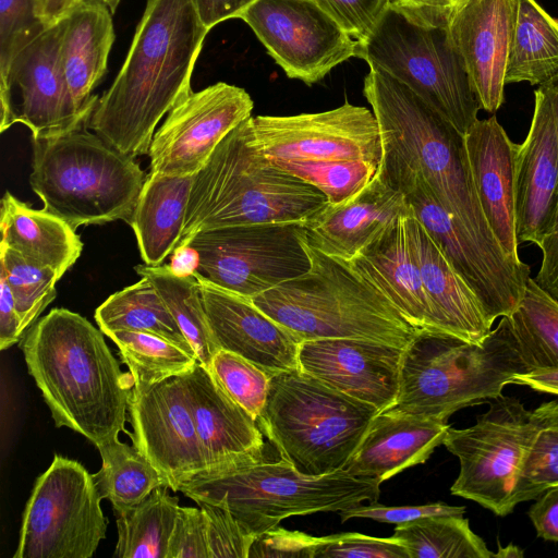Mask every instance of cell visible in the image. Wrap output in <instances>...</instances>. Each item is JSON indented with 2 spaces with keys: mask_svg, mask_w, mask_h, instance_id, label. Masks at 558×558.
I'll list each match as a JSON object with an SVG mask.
<instances>
[{
  "mask_svg": "<svg viewBox=\"0 0 558 558\" xmlns=\"http://www.w3.org/2000/svg\"><path fill=\"white\" fill-rule=\"evenodd\" d=\"M101 499L93 474L56 454L26 502L13 558L93 557L108 525Z\"/></svg>",
  "mask_w": 558,
  "mask_h": 558,
  "instance_id": "13",
  "label": "cell"
},
{
  "mask_svg": "<svg viewBox=\"0 0 558 558\" xmlns=\"http://www.w3.org/2000/svg\"><path fill=\"white\" fill-rule=\"evenodd\" d=\"M206 464L198 476L223 475L263 462L264 433L248 412L197 362L182 375Z\"/></svg>",
  "mask_w": 558,
  "mask_h": 558,
  "instance_id": "20",
  "label": "cell"
},
{
  "mask_svg": "<svg viewBox=\"0 0 558 558\" xmlns=\"http://www.w3.org/2000/svg\"><path fill=\"white\" fill-rule=\"evenodd\" d=\"M243 20L288 77L313 85L360 57V44L314 0H256Z\"/></svg>",
  "mask_w": 558,
  "mask_h": 558,
  "instance_id": "15",
  "label": "cell"
},
{
  "mask_svg": "<svg viewBox=\"0 0 558 558\" xmlns=\"http://www.w3.org/2000/svg\"><path fill=\"white\" fill-rule=\"evenodd\" d=\"M407 227L437 330L470 342L484 341L494 322L477 296L415 215L407 218Z\"/></svg>",
  "mask_w": 558,
  "mask_h": 558,
  "instance_id": "28",
  "label": "cell"
},
{
  "mask_svg": "<svg viewBox=\"0 0 558 558\" xmlns=\"http://www.w3.org/2000/svg\"><path fill=\"white\" fill-rule=\"evenodd\" d=\"M408 217L349 263L414 327L439 332L410 242Z\"/></svg>",
  "mask_w": 558,
  "mask_h": 558,
  "instance_id": "29",
  "label": "cell"
},
{
  "mask_svg": "<svg viewBox=\"0 0 558 558\" xmlns=\"http://www.w3.org/2000/svg\"><path fill=\"white\" fill-rule=\"evenodd\" d=\"M167 558H209L206 519L201 507H180Z\"/></svg>",
  "mask_w": 558,
  "mask_h": 558,
  "instance_id": "51",
  "label": "cell"
},
{
  "mask_svg": "<svg viewBox=\"0 0 558 558\" xmlns=\"http://www.w3.org/2000/svg\"><path fill=\"white\" fill-rule=\"evenodd\" d=\"M464 146L474 187L484 216L502 251L518 254L515 231V168L518 144L495 116L477 120L464 134Z\"/></svg>",
  "mask_w": 558,
  "mask_h": 558,
  "instance_id": "26",
  "label": "cell"
},
{
  "mask_svg": "<svg viewBox=\"0 0 558 558\" xmlns=\"http://www.w3.org/2000/svg\"><path fill=\"white\" fill-rule=\"evenodd\" d=\"M403 350L364 339L307 340L300 347L299 367L380 412L396 404Z\"/></svg>",
  "mask_w": 558,
  "mask_h": 558,
  "instance_id": "21",
  "label": "cell"
},
{
  "mask_svg": "<svg viewBox=\"0 0 558 558\" xmlns=\"http://www.w3.org/2000/svg\"><path fill=\"white\" fill-rule=\"evenodd\" d=\"M379 170L404 193L415 217L477 296L490 320L512 314L524 295L530 267L522 260L499 258L478 245L439 204L418 173L384 157Z\"/></svg>",
  "mask_w": 558,
  "mask_h": 558,
  "instance_id": "14",
  "label": "cell"
},
{
  "mask_svg": "<svg viewBox=\"0 0 558 558\" xmlns=\"http://www.w3.org/2000/svg\"><path fill=\"white\" fill-rule=\"evenodd\" d=\"M63 28L64 20L45 28L15 58L0 84V132L22 123L40 140L86 125L92 112L76 105L64 72Z\"/></svg>",
  "mask_w": 558,
  "mask_h": 558,
  "instance_id": "17",
  "label": "cell"
},
{
  "mask_svg": "<svg viewBox=\"0 0 558 558\" xmlns=\"http://www.w3.org/2000/svg\"><path fill=\"white\" fill-rule=\"evenodd\" d=\"M361 46L375 32L393 0H314Z\"/></svg>",
  "mask_w": 558,
  "mask_h": 558,
  "instance_id": "47",
  "label": "cell"
},
{
  "mask_svg": "<svg viewBox=\"0 0 558 558\" xmlns=\"http://www.w3.org/2000/svg\"><path fill=\"white\" fill-rule=\"evenodd\" d=\"M106 336L119 348L133 386H150L183 375L198 362L174 342L153 333L120 330Z\"/></svg>",
  "mask_w": 558,
  "mask_h": 558,
  "instance_id": "40",
  "label": "cell"
},
{
  "mask_svg": "<svg viewBox=\"0 0 558 558\" xmlns=\"http://www.w3.org/2000/svg\"><path fill=\"white\" fill-rule=\"evenodd\" d=\"M256 0H193L203 24L211 29L217 24L239 16Z\"/></svg>",
  "mask_w": 558,
  "mask_h": 558,
  "instance_id": "56",
  "label": "cell"
},
{
  "mask_svg": "<svg viewBox=\"0 0 558 558\" xmlns=\"http://www.w3.org/2000/svg\"><path fill=\"white\" fill-rule=\"evenodd\" d=\"M448 422L420 416L396 407L378 412L343 470L380 483L408 468L425 463L444 444Z\"/></svg>",
  "mask_w": 558,
  "mask_h": 558,
  "instance_id": "27",
  "label": "cell"
},
{
  "mask_svg": "<svg viewBox=\"0 0 558 558\" xmlns=\"http://www.w3.org/2000/svg\"><path fill=\"white\" fill-rule=\"evenodd\" d=\"M135 270L155 287L195 351L197 361L209 368L220 347L205 313L198 279L193 272L180 271L168 265L144 264L135 266Z\"/></svg>",
  "mask_w": 558,
  "mask_h": 558,
  "instance_id": "35",
  "label": "cell"
},
{
  "mask_svg": "<svg viewBox=\"0 0 558 558\" xmlns=\"http://www.w3.org/2000/svg\"><path fill=\"white\" fill-rule=\"evenodd\" d=\"M306 247L308 271L252 298L302 342L349 338L405 349L421 331L351 263Z\"/></svg>",
  "mask_w": 558,
  "mask_h": 558,
  "instance_id": "5",
  "label": "cell"
},
{
  "mask_svg": "<svg viewBox=\"0 0 558 558\" xmlns=\"http://www.w3.org/2000/svg\"><path fill=\"white\" fill-rule=\"evenodd\" d=\"M97 449L102 463L93 477L100 497L111 502L114 512L129 510L155 489L168 486L165 476L134 446L117 438Z\"/></svg>",
  "mask_w": 558,
  "mask_h": 558,
  "instance_id": "38",
  "label": "cell"
},
{
  "mask_svg": "<svg viewBox=\"0 0 558 558\" xmlns=\"http://www.w3.org/2000/svg\"><path fill=\"white\" fill-rule=\"evenodd\" d=\"M470 0H393L392 7L416 23L448 27L453 15Z\"/></svg>",
  "mask_w": 558,
  "mask_h": 558,
  "instance_id": "53",
  "label": "cell"
},
{
  "mask_svg": "<svg viewBox=\"0 0 558 558\" xmlns=\"http://www.w3.org/2000/svg\"><path fill=\"white\" fill-rule=\"evenodd\" d=\"M558 75V20L536 0H518L506 84L542 85Z\"/></svg>",
  "mask_w": 558,
  "mask_h": 558,
  "instance_id": "33",
  "label": "cell"
},
{
  "mask_svg": "<svg viewBox=\"0 0 558 558\" xmlns=\"http://www.w3.org/2000/svg\"><path fill=\"white\" fill-rule=\"evenodd\" d=\"M359 58L405 85L462 135L478 120L481 106L449 26L416 23L391 5Z\"/></svg>",
  "mask_w": 558,
  "mask_h": 558,
  "instance_id": "10",
  "label": "cell"
},
{
  "mask_svg": "<svg viewBox=\"0 0 558 558\" xmlns=\"http://www.w3.org/2000/svg\"><path fill=\"white\" fill-rule=\"evenodd\" d=\"M558 207V135L550 101L538 86L527 135L518 147L515 231L518 243L538 247L550 234Z\"/></svg>",
  "mask_w": 558,
  "mask_h": 558,
  "instance_id": "22",
  "label": "cell"
},
{
  "mask_svg": "<svg viewBox=\"0 0 558 558\" xmlns=\"http://www.w3.org/2000/svg\"><path fill=\"white\" fill-rule=\"evenodd\" d=\"M557 485L558 425L543 421L515 482L512 505L515 508L520 502L535 499L545 490Z\"/></svg>",
  "mask_w": 558,
  "mask_h": 558,
  "instance_id": "44",
  "label": "cell"
},
{
  "mask_svg": "<svg viewBox=\"0 0 558 558\" xmlns=\"http://www.w3.org/2000/svg\"><path fill=\"white\" fill-rule=\"evenodd\" d=\"M523 373L502 317L480 343L421 330L403 350L393 407L447 422L463 408L501 396L511 378Z\"/></svg>",
  "mask_w": 558,
  "mask_h": 558,
  "instance_id": "7",
  "label": "cell"
},
{
  "mask_svg": "<svg viewBox=\"0 0 558 558\" xmlns=\"http://www.w3.org/2000/svg\"><path fill=\"white\" fill-rule=\"evenodd\" d=\"M410 558H492L483 538L463 515H435L397 525L392 535Z\"/></svg>",
  "mask_w": 558,
  "mask_h": 558,
  "instance_id": "39",
  "label": "cell"
},
{
  "mask_svg": "<svg viewBox=\"0 0 558 558\" xmlns=\"http://www.w3.org/2000/svg\"><path fill=\"white\" fill-rule=\"evenodd\" d=\"M527 514L538 537L558 542V485L541 494Z\"/></svg>",
  "mask_w": 558,
  "mask_h": 558,
  "instance_id": "54",
  "label": "cell"
},
{
  "mask_svg": "<svg viewBox=\"0 0 558 558\" xmlns=\"http://www.w3.org/2000/svg\"><path fill=\"white\" fill-rule=\"evenodd\" d=\"M363 94L379 126L381 157L418 173L478 245L499 258L512 259L500 247L482 210L464 135L405 85L375 66L369 65Z\"/></svg>",
  "mask_w": 558,
  "mask_h": 558,
  "instance_id": "3",
  "label": "cell"
},
{
  "mask_svg": "<svg viewBox=\"0 0 558 558\" xmlns=\"http://www.w3.org/2000/svg\"><path fill=\"white\" fill-rule=\"evenodd\" d=\"M194 175L149 172L129 225L144 263L159 266L174 251L185 221Z\"/></svg>",
  "mask_w": 558,
  "mask_h": 558,
  "instance_id": "32",
  "label": "cell"
},
{
  "mask_svg": "<svg viewBox=\"0 0 558 558\" xmlns=\"http://www.w3.org/2000/svg\"><path fill=\"white\" fill-rule=\"evenodd\" d=\"M510 384L527 386L531 389L558 396V368L517 374Z\"/></svg>",
  "mask_w": 558,
  "mask_h": 558,
  "instance_id": "57",
  "label": "cell"
},
{
  "mask_svg": "<svg viewBox=\"0 0 558 558\" xmlns=\"http://www.w3.org/2000/svg\"><path fill=\"white\" fill-rule=\"evenodd\" d=\"M168 486L155 489L135 507L116 512V558H167L170 537L179 513V500Z\"/></svg>",
  "mask_w": 558,
  "mask_h": 558,
  "instance_id": "37",
  "label": "cell"
},
{
  "mask_svg": "<svg viewBox=\"0 0 558 558\" xmlns=\"http://www.w3.org/2000/svg\"><path fill=\"white\" fill-rule=\"evenodd\" d=\"M0 269V277L5 280L13 295L21 332L24 335L54 300L59 278L52 268L32 264L2 244Z\"/></svg>",
  "mask_w": 558,
  "mask_h": 558,
  "instance_id": "41",
  "label": "cell"
},
{
  "mask_svg": "<svg viewBox=\"0 0 558 558\" xmlns=\"http://www.w3.org/2000/svg\"><path fill=\"white\" fill-rule=\"evenodd\" d=\"M342 522L352 518H366L380 523L407 524L424 518L435 515H463L465 508L461 506H450L438 501L422 506L390 507L369 502L367 506L359 505L340 511Z\"/></svg>",
  "mask_w": 558,
  "mask_h": 558,
  "instance_id": "50",
  "label": "cell"
},
{
  "mask_svg": "<svg viewBox=\"0 0 558 558\" xmlns=\"http://www.w3.org/2000/svg\"><path fill=\"white\" fill-rule=\"evenodd\" d=\"M0 231V244L32 264L52 268L59 280L83 250L80 235L64 220L32 208L9 191L1 199Z\"/></svg>",
  "mask_w": 558,
  "mask_h": 558,
  "instance_id": "31",
  "label": "cell"
},
{
  "mask_svg": "<svg viewBox=\"0 0 558 558\" xmlns=\"http://www.w3.org/2000/svg\"><path fill=\"white\" fill-rule=\"evenodd\" d=\"M487 403L473 426L450 427L442 445L460 462L451 494L505 517L514 509L513 488L543 421L512 397L501 395Z\"/></svg>",
  "mask_w": 558,
  "mask_h": 558,
  "instance_id": "11",
  "label": "cell"
},
{
  "mask_svg": "<svg viewBox=\"0 0 558 558\" xmlns=\"http://www.w3.org/2000/svg\"><path fill=\"white\" fill-rule=\"evenodd\" d=\"M95 319L105 335L120 330L148 332L196 356L161 296L145 277L111 294L97 307Z\"/></svg>",
  "mask_w": 558,
  "mask_h": 558,
  "instance_id": "36",
  "label": "cell"
},
{
  "mask_svg": "<svg viewBox=\"0 0 558 558\" xmlns=\"http://www.w3.org/2000/svg\"><path fill=\"white\" fill-rule=\"evenodd\" d=\"M107 7L111 10L112 13L116 12L118 5L120 4L121 0H102Z\"/></svg>",
  "mask_w": 558,
  "mask_h": 558,
  "instance_id": "61",
  "label": "cell"
},
{
  "mask_svg": "<svg viewBox=\"0 0 558 558\" xmlns=\"http://www.w3.org/2000/svg\"><path fill=\"white\" fill-rule=\"evenodd\" d=\"M47 28L35 10V0H0V84L19 56Z\"/></svg>",
  "mask_w": 558,
  "mask_h": 558,
  "instance_id": "45",
  "label": "cell"
},
{
  "mask_svg": "<svg viewBox=\"0 0 558 558\" xmlns=\"http://www.w3.org/2000/svg\"><path fill=\"white\" fill-rule=\"evenodd\" d=\"M323 541L277 525L255 536L247 558H315Z\"/></svg>",
  "mask_w": 558,
  "mask_h": 558,
  "instance_id": "49",
  "label": "cell"
},
{
  "mask_svg": "<svg viewBox=\"0 0 558 558\" xmlns=\"http://www.w3.org/2000/svg\"><path fill=\"white\" fill-rule=\"evenodd\" d=\"M197 505L206 519L209 558H247L255 536L227 508L207 502Z\"/></svg>",
  "mask_w": 558,
  "mask_h": 558,
  "instance_id": "46",
  "label": "cell"
},
{
  "mask_svg": "<svg viewBox=\"0 0 558 558\" xmlns=\"http://www.w3.org/2000/svg\"><path fill=\"white\" fill-rule=\"evenodd\" d=\"M253 107L245 89L223 82L190 92L167 113L153 136L150 172L194 175L218 144L251 117Z\"/></svg>",
  "mask_w": 558,
  "mask_h": 558,
  "instance_id": "18",
  "label": "cell"
},
{
  "mask_svg": "<svg viewBox=\"0 0 558 558\" xmlns=\"http://www.w3.org/2000/svg\"><path fill=\"white\" fill-rule=\"evenodd\" d=\"M535 410L544 422L558 425V400L543 403Z\"/></svg>",
  "mask_w": 558,
  "mask_h": 558,
  "instance_id": "59",
  "label": "cell"
},
{
  "mask_svg": "<svg viewBox=\"0 0 558 558\" xmlns=\"http://www.w3.org/2000/svg\"><path fill=\"white\" fill-rule=\"evenodd\" d=\"M315 558H410L396 537H373L356 532L324 536Z\"/></svg>",
  "mask_w": 558,
  "mask_h": 558,
  "instance_id": "48",
  "label": "cell"
},
{
  "mask_svg": "<svg viewBox=\"0 0 558 558\" xmlns=\"http://www.w3.org/2000/svg\"><path fill=\"white\" fill-rule=\"evenodd\" d=\"M276 165L320 190L328 199V206L342 205L353 199L373 180L380 166L363 160L283 161Z\"/></svg>",
  "mask_w": 558,
  "mask_h": 558,
  "instance_id": "42",
  "label": "cell"
},
{
  "mask_svg": "<svg viewBox=\"0 0 558 558\" xmlns=\"http://www.w3.org/2000/svg\"><path fill=\"white\" fill-rule=\"evenodd\" d=\"M523 551L517 547L510 544L506 548L499 547L498 553H495V557H522Z\"/></svg>",
  "mask_w": 558,
  "mask_h": 558,
  "instance_id": "60",
  "label": "cell"
},
{
  "mask_svg": "<svg viewBox=\"0 0 558 558\" xmlns=\"http://www.w3.org/2000/svg\"><path fill=\"white\" fill-rule=\"evenodd\" d=\"M184 248L195 256L194 276L248 299L311 268L302 223H254L199 231Z\"/></svg>",
  "mask_w": 558,
  "mask_h": 558,
  "instance_id": "12",
  "label": "cell"
},
{
  "mask_svg": "<svg viewBox=\"0 0 558 558\" xmlns=\"http://www.w3.org/2000/svg\"><path fill=\"white\" fill-rule=\"evenodd\" d=\"M22 336L13 295L5 280L0 277V349L14 345Z\"/></svg>",
  "mask_w": 558,
  "mask_h": 558,
  "instance_id": "55",
  "label": "cell"
},
{
  "mask_svg": "<svg viewBox=\"0 0 558 558\" xmlns=\"http://www.w3.org/2000/svg\"><path fill=\"white\" fill-rule=\"evenodd\" d=\"M209 369L226 392L257 420L267 401L271 375L248 360L222 349L213 357Z\"/></svg>",
  "mask_w": 558,
  "mask_h": 558,
  "instance_id": "43",
  "label": "cell"
},
{
  "mask_svg": "<svg viewBox=\"0 0 558 558\" xmlns=\"http://www.w3.org/2000/svg\"><path fill=\"white\" fill-rule=\"evenodd\" d=\"M250 118L218 144L194 174L174 253L199 231L269 222L304 225L328 206L320 190L277 166L258 149Z\"/></svg>",
  "mask_w": 558,
  "mask_h": 558,
  "instance_id": "4",
  "label": "cell"
},
{
  "mask_svg": "<svg viewBox=\"0 0 558 558\" xmlns=\"http://www.w3.org/2000/svg\"><path fill=\"white\" fill-rule=\"evenodd\" d=\"M209 31L193 0H147L126 58L86 125L125 155L148 154L158 122L192 92Z\"/></svg>",
  "mask_w": 558,
  "mask_h": 558,
  "instance_id": "1",
  "label": "cell"
},
{
  "mask_svg": "<svg viewBox=\"0 0 558 558\" xmlns=\"http://www.w3.org/2000/svg\"><path fill=\"white\" fill-rule=\"evenodd\" d=\"M378 412L296 368L271 376L257 422L281 459L323 475L345 468Z\"/></svg>",
  "mask_w": 558,
  "mask_h": 558,
  "instance_id": "8",
  "label": "cell"
},
{
  "mask_svg": "<svg viewBox=\"0 0 558 558\" xmlns=\"http://www.w3.org/2000/svg\"><path fill=\"white\" fill-rule=\"evenodd\" d=\"M133 446L165 476L169 488L205 473L202 446L183 376L150 386H133L129 399Z\"/></svg>",
  "mask_w": 558,
  "mask_h": 558,
  "instance_id": "19",
  "label": "cell"
},
{
  "mask_svg": "<svg viewBox=\"0 0 558 558\" xmlns=\"http://www.w3.org/2000/svg\"><path fill=\"white\" fill-rule=\"evenodd\" d=\"M380 482L356 477L345 470L323 475L299 472L280 459L217 476H196L180 492L196 504L227 508L256 536L293 515L340 512L364 501L376 502Z\"/></svg>",
  "mask_w": 558,
  "mask_h": 558,
  "instance_id": "9",
  "label": "cell"
},
{
  "mask_svg": "<svg viewBox=\"0 0 558 558\" xmlns=\"http://www.w3.org/2000/svg\"><path fill=\"white\" fill-rule=\"evenodd\" d=\"M84 0H35V10L45 26H52L64 20Z\"/></svg>",
  "mask_w": 558,
  "mask_h": 558,
  "instance_id": "58",
  "label": "cell"
},
{
  "mask_svg": "<svg viewBox=\"0 0 558 558\" xmlns=\"http://www.w3.org/2000/svg\"><path fill=\"white\" fill-rule=\"evenodd\" d=\"M525 373L558 368V302L529 278L518 308L502 317Z\"/></svg>",
  "mask_w": 558,
  "mask_h": 558,
  "instance_id": "34",
  "label": "cell"
},
{
  "mask_svg": "<svg viewBox=\"0 0 558 558\" xmlns=\"http://www.w3.org/2000/svg\"><path fill=\"white\" fill-rule=\"evenodd\" d=\"M196 278L209 326L220 349L248 360L271 376L300 368L302 341L290 329L263 312L252 299Z\"/></svg>",
  "mask_w": 558,
  "mask_h": 558,
  "instance_id": "23",
  "label": "cell"
},
{
  "mask_svg": "<svg viewBox=\"0 0 558 558\" xmlns=\"http://www.w3.org/2000/svg\"><path fill=\"white\" fill-rule=\"evenodd\" d=\"M414 215L404 193L378 169L350 202L327 206L303 225L306 243L333 258L352 262L402 218Z\"/></svg>",
  "mask_w": 558,
  "mask_h": 558,
  "instance_id": "25",
  "label": "cell"
},
{
  "mask_svg": "<svg viewBox=\"0 0 558 558\" xmlns=\"http://www.w3.org/2000/svg\"><path fill=\"white\" fill-rule=\"evenodd\" d=\"M111 10L102 0H84L64 19L61 54L68 84L76 105L93 112V95L107 71L114 41Z\"/></svg>",
  "mask_w": 558,
  "mask_h": 558,
  "instance_id": "30",
  "label": "cell"
},
{
  "mask_svg": "<svg viewBox=\"0 0 558 558\" xmlns=\"http://www.w3.org/2000/svg\"><path fill=\"white\" fill-rule=\"evenodd\" d=\"M538 86L544 89L550 101L558 135V75ZM539 248L542 262L534 280L558 302V207L554 228Z\"/></svg>",
  "mask_w": 558,
  "mask_h": 558,
  "instance_id": "52",
  "label": "cell"
},
{
  "mask_svg": "<svg viewBox=\"0 0 558 558\" xmlns=\"http://www.w3.org/2000/svg\"><path fill=\"white\" fill-rule=\"evenodd\" d=\"M250 122L256 146L275 163L381 161L379 126L365 107L345 102L323 112L251 117Z\"/></svg>",
  "mask_w": 558,
  "mask_h": 558,
  "instance_id": "16",
  "label": "cell"
},
{
  "mask_svg": "<svg viewBox=\"0 0 558 558\" xmlns=\"http://www.w3.org/2000/svg\"><path fill=\"white\" fill-rule=\"evenodd\" d=\"M32 143L29 184L45 211L74 230L116 220L129 225L146 179L135 158L86 125Z\"/></svg>",
  "mask_w": 558,
  "mask_h": 558,
  "instance_id": "6",
  "label": "cell"
},
{
  "mask_svg": "<svg viewBox=\"0 0 558 558\" xmlns=\"http://www.w3.org/2000/svg\"><path fill=\"white\" fill-rule=\"evenodd\" d=\"M21 349L57 427H69L96 447L126 433L133 378L85 317L53 308L27 329Z\"/></svg>",
  "mask_w": 558,
  "mask_h": 558,
  "instance_id": "2",
  "label": "cell"
},
{
  "mask_svg": "<svg viewBox=\"0 0 558 558\" xmlns=\"http://www.w3.org/2000/svg\"><path fill=\"white\" fill-rule=\"evenodd\" d=\"M518 0H470L451 19L449 32L471 88L487 112L505 100V75Z\"/></svg>",
  "mask_w": 558,
  "mask_h": 558,
  "instance_id": "24",
  "label": "cell"
}]
</instances>
